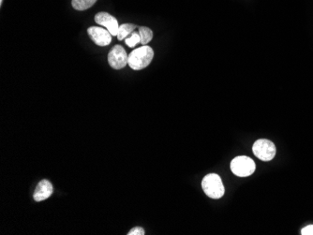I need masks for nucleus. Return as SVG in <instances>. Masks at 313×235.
<instances>
[{"instance_id":"nucleus-1","label":"nucleus","mask_w":313,"mask_h":235,"mask_svg":"<svg viewBox=\"0 0 313 235\" xmlns=\"http://www.w3.org/2000/svg\"><path fill=\"white\" fill-rule=\"evenodd\" d=\"M154 57V51L150 46H141L140 48L133 50L129 54L128 65L134 71L144 70L150 65L151 61Z\"/></svg>"},{"instance_id":"nucleus-2","label":"nucleus","mask_w":313,"mask_h":235,"mask_svg":"<svg viewBox=\"0 0 313 235\" xmlns=\"http://www.w3.org/2000/svg\"><path fill=\"white\" fill-rule=\"evenodd\" d=\"M202 187L205 195L211 199H221L225 193L222 178L217 174L205 175L202 181Z\"/></svg>"},{"instance_id":"nucleus-3","label":"nucleus","mask_w":313,"mask_h":235,"mask_svg":"<svg viewBox=\"0 0 313 235\" xmlns=\"http://www.w3.org/2000/svg\"><path fill=\"white\" fill-rule=\"evenodd\" d=\"M230 168L233 172V174L236 176L247 177L254 174L256 166H255V162L253 161V158L246 157V156H240V157H235L231 161Z\"/></svg>"},{"instance_id":"nucleus-4","label":"nucleus","mask_w":313,"mask_h":235,"mask_svg":"<svg viewBox=\"0 0 313 235\" xmlns=\"http://www.w3.org/2000/svg\"><path fill=\"white\" fill-rule=\"evenodd\" d=\"M253 154L263 161H270L277 153L276 145L271 141L266 139H260L256 141L253 146Z\"/></svg>"},{"instance_id":"nucleus-5","label":"nucleus","mask_w":313,"mask_h":235,"mask_svg":"<svg viewBox=\"0 0 313 235\" xmlns=\"http://www.w3.org/2000/svg\"><path fill=\"white\" fill-rule=\"evenodd\" d=\"M129 55L120 45H115L108 54V63L114 70H121L128 65Z\"/></svg>"},{"instance_id":"nucleus-6","label":"nucleus","mask_w":313,"mask_h":235,"mask_svg":"<svg viewBox=\"0 0 313 235\" xmlns=\"http://www.w3.org/2000/svg\"><path fill=\"white\" fill-rule=\"evenodd\" d=\"M87 33L93 41V43L98 46H107L112 43V34L106 28L91 26L87 29Z\"/></svg>"},{"instance_id":"nucleus-7","label":"nucleus","mask_w":313,"mask_h":235,"mask_svg":"<svg viewBox=\"0 0 313 235\" xmlns=\"http://www.w3.org/2000/svg\"><path fill=\"white\" fill-rule=\"evenodd\" d=\"M94 19L96 24L105 27L112 34V36H117L119 25L117 20L113 15L109 14L107 12H99L95 15Z\"/></svg>"},{"instance_id":"nucleus-8","label":"nucleus","mask_w":313,"mask_h":235,"mask_svg":"<svg viewBox=\"0 0 313 235\" xmlns=\"http://www.w3.org/2000/svg\"><path fill=\"white\" fill-rule=\"evenodd\" d=\"M53 191H54L53 185L48 180H42L36 187V189L33 194V199L38 203L45 200L52 196Z\"/></svg>"},{"instance_id":"nucleus-9","label":"nucleus","mask_w":313,"mask_h":235,"mask_svg":"<svg viewBox=\"0 0 313 235\" xmlns=\"http://www.w3.org/2000/svg\"><path fill=\"white\" fill-rule=\"evenodd\" d=\"M137 25L133 24H124L119 25L118 33H117V39L118 41H123L124 39H127L130 36L133 31L136 29Z\"/></svg>"},{"instance_id":"nucleus-10","label":"nucleus","mask_w":313,"mask_h":235,"mask_svg":"<svg viewBox=\"0 0 313 235\" xmlns=\"http://www.w3.org/2000/svg\"><path fill=\"white\" fill-rule=\"evenodd\" d=\"M98 0H72V6L76 11H85L96 3Z\"/></svg>"},{"instance_id":"nucleus-11","label":"nucleus","mask_w":313,"mask_h":235,"mask_svg":"<svg viewBox=\"0 0 313 235\" xmlns=\"http://www.w3.org/2000/svg\"><path fill=\"white\" fill-rule=\"evenodd\" d=\"M139 34L141 37V44L146 45L150 43L153 39V31L146 26H140L139 27Z\"/></svg>"},{"instance_id":"nucleus-12","label":"nucleus","mask_w":313,"mask_h":235,"mask_svg":"<svg viewBox=\"0 0 313 235\" xmlns=\"http://www.w3.org/2000/svg\"><path fill=\"white\" fill-rule=\"evenodd\" d=\"M125 42L130 48H133L135 45H137L138 43H141V37H140L139 32L132 33L130 36L127 38Z\"/></svg>"},{"instance_id":"nucleus-13","label":"nucleus","mask_w":313,"mask_h":235,"mask_svg":"<svg viewBox=\"0 0 313 235\" xmlns=\"http://www.w3.org/2000/svg\"><path fill=\"white\" fill-rule=\"evenodd\" d=\"M128 235H145V229L141 227H135L129 231Z\"/></svg>"},{"instance_id":"nucleus-14","label":"nucleus","mask_w":313,"mask_h":235,"mask_svg":"<svg viewBox=\"0 0 313 235\" xmlns=\"http://www.w3.org/2000/svg\"><path fill=\"white\" fill-rule=\"evenodd\" d=\"M302 235H313V225H308L301 229Z\"/></svg>"},{"instance_id":"nucleus-15","label":"nucleus","mask_w":313,"mask_h":235,"mask_svg":"<svg viewBox=\"0 0 313 235\" xmlns=\"http://www.w3.org/2000/svg\"><path fill=\"white\" fill-rule=\"evenodd\" d=\"M2 3H3V0H0V5H2Z\"/></svg>"}]
</instances>
